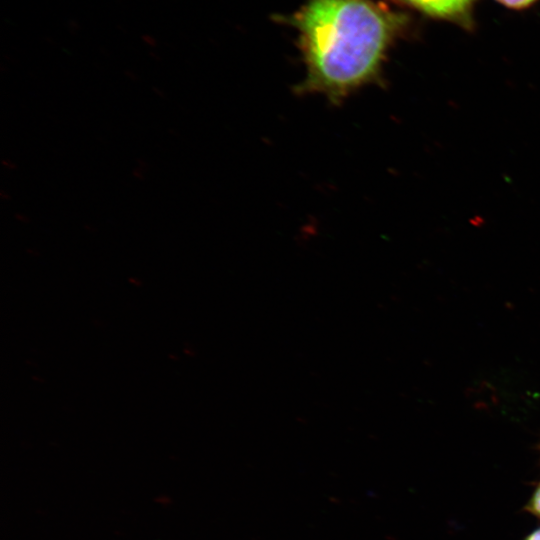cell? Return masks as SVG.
<instances>
[{
    "instance_id": "1",
    "label": "cell",
    "mask_w": 540,
    "mask_h": 540,
    "mask_svg": "<svg viewBox=\"0 0 540 540\" xmlns=\"http://www.w3.org/2000/svg\"><path fill=\"white\" fill-rule=\"evenodd\" d=\"M280 19L298 32L306 68L298 92L319 94L334 104L381 78L389 49L410 21L373 0H306Z\"/></svg>"
},
{
    "instance_id": "2",
    "label": "cell",
    "mask_w": 540,
    "mask_h": 540,
    "mask_svg": "<svg viewBox=\"0 0 540 540\" xmlns=\"http://www.w3.org/2000/svg\"><path fill=\"white\" fill-rule=\"evenodd\" d=\"M422 14L452 22L464 29L474 27L473 8L476 0H396Z\"/></svg>"
},
{
    "instance_id": "3",
    "label": "cell",
    "mask_w": 540,
    "mask_h": 540,
    "mask_svg": "<svg viewBox=\"0 0 540 540\" xmlns=\"http://www.w3.org/2000/svg\"><path fill=\"white\" fill-rule=\"evenodd\" d=\"M525 509L532 515L540 518V482L530 496Z\"/></svg>"
},
{
    "instance_id": "4",
    "label": "cell",
    "mask_w": 540,
    "mask_h": 540,
    "mask_svg": "<svg viewBox=\"0 0 540 540\" xmlns=\"http://www.w3.org/2000/svg\"><path fill=\"white\" fill-rule=\"evenodd\" d=\"M498 3L510 9L522 10L530 7L538 0H496Z\"/></svg>"
},
{
    "instance_id": "5",
    "label": "cell",
    "mask_w": 540,
    "mask_h": 540,
    "mask_svg": "<svg viewBox=\"0 0 540 540\" xmlns=\"http://www.w3.org/2000/svg\"><path fill=\"white\" fill-rule=\"evenodd\" d=\"M524 540H540V527L531 532Z\"/></svg>"
}]
</instances>
